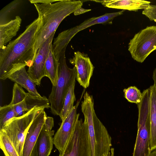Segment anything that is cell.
Masks as SVG:
<instances>
[{
	"instance_id": "1",
	"label": "cell",
	"mask_w": 156,
	"mask_h": 156,
	"mask_svg": "<svg viewBox=\"0 0 156 156\" xmlns=\"http://www.w3.org/2000/svg\"><path fill=\"white\" fill-rule=\"evenodd\" d=\"M40 22L38 17L17 38L0 49L1 79H6L22 67L32 65L35 37Z\"/></svg>"
},
{
	"instance_id": "2",
	"label": "cell",
	"mask_w": 156,
	"mask_h": 156,
	"mask_svg": "<svg viewBox=\"0 0 156 156\" xmlns=\"http://www.w3.org/2000/svg\"><path fill=\"white\" fill-rule=\"evenodd\" d=\"M83 4L82 1L80 0H58L54 3L34 4L40 22L35 37L34 60L39 48L55 33L62 21L81 7Z\"/></svg>"
},
{
	"instance_id": "3",
	"label": "cell",
	"mask_w": 156,
	"mask_h": 156,
	"mask_svg": "<svg viewBox=\"0 0 156 156\" xmlns=\"http://www.w3.org/2000/svg\"><path fill=\"white\" fill-rule=\"evenodd\" d=\"M81 109L87 126L92 156L108 154L112 148V138L105 126L97 117L92 95L86 92Z\"/></svg>"
},
{
	"instance_id": "4",
	"label": "cell",
	"mask_w": 156,
	"mask_h": 156,
	"mask_svg": "<svg viewBox=\"0 0 156 156\" xmlns=\"http://www.w3.org/2000/svg\"><path fill=\"white\" fill-rule=\"evenodd\" d=\"M66 48L62 51L58 60V79L55 86H52L48 100L52 113L60 116L64 99L70 86L75 82L77 70L75 66L69 68L65 57Z\"/></svg>"
},
{
	"instance_id": "5",
	"label": "cell",
	"mask_w": 156,
	"mask_h": 156,
	"mask_svg": "<svg viewBox=\"0 0 156 156\" xmlns=\"http://www.w3.org/2000/svg\"><path fill=\"white\" fill-rule=\"evenodd\" d=\"M142 94L141 102L137 104L138 131L133 156H149L151 151L150 140V91L147 89Z\"/></svg>"
},
{
	"instance_id": "6",
	"label": "cell",
	"mask_w": 156,
	"mask_h": 156,
	"mask_svg": "<svg viewBox=\"0 0 156 156\" xmlns=\"http://www.w3.org/2000/svg\"><path fill=\"white\" fill-rule=\"evenodd\" d=\"M43 108H34L21 116L11 119L0 128L9 137L20 156H22L24 144L29 128Z\"/></svg>"
},
{
	"instance_id": "7",
	"label": "cell",
	"mask_w": 156,
	"mask_h": 156,
	"mask_svg": "<svg viewBox=\"0 0 156 156\" xmlns=\"http://www.w3.org/2000/svg\"><path fill=\"white\" fill-rule=\"evenodd\" d=\"M59 156H92L87 124L82 119L76 123L73 132Z\"/></svg>"
},
{
	"instance_id": "8",
	"label": "cell",
	"mask_w": 156,
	"mask_h": 156,
	"mask_svg": "<svg viewBox=\"0 0 156 156\" xmlns=\"http://www.w3.org/2000/svg\"><path fill=\"white\" fill-rule=\"evenodd\" d=\"M128 50L134 60L143 62L156 50V26H147L136 34L130 41Z\"/></svg>"
},
{
	"instance_id": "9",
	"label": "cell",
	"mask_w": 156,
	"mask_h": 156,
	"mask_svg": "<svg viewBox=\"0 0 156 156\" xmlns=\"http://www.w3.org/2000/svg\"><path fill=\"white\" fill-rule=\"evenodd\" d=\"M54 119L47 116L33 148L31 156H49L53 148Z\"/></svg>"
},
{
	"instance_id": "10",
	"label": "cell",
	"mask_w": 156,
	"mask_h": 156,
	"mask_svg": "<svg viewBox=\"0 0 156 156\" xmlns=\"http://www.w3.org/2000/svg\"><path fill=\"white\" fill-rule=\"evenodd\" d=\"M80 101V99L77 102L73 110L62 121L59 128L54 136L53 144L59 153L64 149L79 120L80 114H77V109Z\"/></svg>"
},
{
	"instance_id": "11",
	"label": "cell",
	"mask_w": 156,
	"mask_h": 156,
	"mask_svg": "<svg viewBox=\"0 0 156 156\" xmlns=\"http://www.w3.org/2000/svg\"><path fill=\"white\" fill-rule=\"evenodd\" d=\"M55 33H53L39 48L32 65L28 70V74L37 85H40L42 78L46 76L45 62Z\"/></svg>"
},
{
	"instance_id": "12",
	"label": "cell",
	"mask_w": 156,
	"mask_h": 156,
	"mask_svg": "<svg viewBox=\"0 0 156 156\" xmlns=\"http://www.w3.org/2000/svg\"><path fill=\"white\" fill-rule=\"evenodd\" d=\"M77 70L76 80L84 88H87L93 72L94 67L89 57L77 51L75 52L73 58L69 60Z\"/></svg>"
},
{
	"instance_id": "13",
	"label": "cell",
	"mask_w": 156,
	"mask_h": 156,
	"mask_svg": "<svg viewBox=\"0 0 156 156\" xmlns=\"http://www.w3.org/2000/svg\"><path fill=\"white\" fill-rule=\"evenodd\" d=\"M44 109L37 115L27 133L23 150L22 156H31L33 148L47 117Z\"/></svg>"
},
{
	"instance_id": "14",
	"label": "cell",
	"mask_w": 156,
	"mask_h": 156,
	"mask_svg": "<svg viewBox=\"0 0 156 156\" xmlns=\"http://www.w3.org/2000/svg\"><path fill=\"white\" fill-rule=\"evenodd\" d=\"M12 105L17 113V117L24 115L35 107L44 109L50 108L49 101L45 96H37L29 92L27 93L26 96L23 101Z\"/></svg>"
},
{
	"instance_id": "15",
	"label": "cell",
	"mask_w": 156,
	"mask_h": 156,
	"mask_svg": "<svg viewBox=\"0 0 156 156\" xmlns=\"http://www.w3.org/2000/svg\"><path fill=\"white\" fill-rule=\"evenodd\" d=\"M94 1L101 3L106 7L135 11L140 9H144L151 3L150 2L142 0H104Z\"/></svg>"
},
{
	"instance_id": "16",
	"label": "cell",
	"mask_w": 156,
	"mask_h": 156,
	"mask_svg": "<svg viewBox=\"0 0 156 156\" xmlns=\"http://www.w3.org/2000/svg\"><path fill=\"white\" fill-rule=\"evenodd\" d=\"M125 10L105 14L97 17H93L86 20L79 25L69 29L70 33L73 37L79 32L90 26L101 23L102 24H112L113 19L123 13Z\"/></svg>"
},
{
	"instance_id": "17",
	"label": "cell",
	"mask_w": 156,
	"mask_h": 156,
	"mask_svg": "<svg viewBox=\"0 0 156 156\" xmlns=\"http://www.w3.org/2000/svg\"><path fill=\"white\" fill-rule=\"evenodd\" d=\"M8 78L24 88L31 94L41 96L37 90L36 84L26 71L25 66L16 71L9 76Z\"/></svg>"
},
{
	"instance_id": "18",
	"label": "cell",
	"mask_w": 156,
	"mask_h": 156,
	"mask_svg": "<svg viewBox=\"0 0 156 156\" xmlns=\"http://www.w3.org/2000/svg\"><path fill=\"white\" fill-rule=\"evenodd\" d=\"M21 22V18L16 16L14 19L0 25V49L4 48L16 35L20 29Z\"/></svg>"
},
{
	"instance_id": "19",
	"label": "cell",
	"mask_w": 156,
	"mask_h": 156,
	"mask_svg": "<svg viewBox=\"0 0 156 156\" xmlns=\"http://www.w3.org/2000/svg\"><path fill=\"white\" fill-rule=\"evenodd\" d=\"M150 98V140L151 151L156 148V86L149 87Z\"/></svg>"
},
{
	"instance_id": "20",
	"label": "cell",
	"mask_w": 156,
	"mask_h": 156,
	"mask_svg": "<svg viewBox=\"0 0 156 156\" xmlns=\"http://www.w3.org/2000/svg\"><path fill=\"white\" fill-rule=\"evenodd\" d=\"M58 63L52 49V44L50 47L45 65L46 76L50 80L52 86H55L58 79Z\"/></svg>"
},
{
	"instance_id": "21",
	"label": "cell",
	"mask_w": 156,
	"mask_h": 156,
	"mask_svg": "<svg viewBox=\"0 0 156 156\" xmlns=\"http://www.w3.org/2000/svg\"><path fill=\"white\" fill-rule=\"evenodd\" d=\"M75 84V82L70 86L65 96L60 116L62 121L66 118L74 107L73 104L76 100L74 93Z\"/></svg>"
},
{
	"instance_id": "22",
	"label": "cell",
	"mask_w": 156,
	"mask_h": 156,
	"mask_svg": "<svg viewBox=\"0 0 156 156\" xmlns=\"http://www.w3.org/2000/svg\"><path fill=\"white\" fill-rule=\"evenodd\" d=\"M0 147L5 156H20L10 139L0 130Z\"/></svg>"
},
{
	"instance_id": "23",
	"label": "cell",
	"mask_w": 156,
	"mask_h": 156,
	"mask_svg": "<svg viewBox=\"0 0 156 156\" xmlns=\"http://www.w3.org/2000/svg\"><path fill=\"white\" fill-rule=\"evenodd\" d=\"M17 113L12 105H6L0 107V128L11 119L17 117Z\"/></svg>"
},
{
	"instance_id": "24",
	"label": "cell",
	"mask_w": 156,
	"mask_h": 156,
	"mask_svg": "<svg viewBox=\"0 0 156 156\" xmlns=\"http://www.w3.org/2000/svg\"><path fill=\"white\" fill-rule=\"evenodd\" d=\"M124 97L129 102L137 105L141 101L142 94L140 90L135 86H130L123 90Z\"/></svg>"
},
{
	"instance_id": "25",
	"label": "cell",
	"mask_w": 156,
	"mask_h": 156,
	"mask_svg": "<svg viewBox=\"0 0 156 156\" xmlns=\"http://www.w3.org/2000/svg\"><path fill=\"white\" fill-rule=\"evenodd\" d=\"M21 1H14L1 10L0 12V25L7 23L8 17L16 9L20 3Z\"/></svg>"
},
{
	"instance_id": "26",
	"label": "cell",
	"mask_w": 156,
	"mask_h": 156,
	"mask_svg": "<svg viewBox=\"0 0 156 156\" xmlns=\"http://www.w3.org/2000/svg\"><path fill=\"white\" fill-rule=\"evenodd\" d=\"M12 97L9 105H14L23 101L26 97L27 93L25 92L22 87L15 83L13 88Z\"/></svg>"
},
{
	"instance_id": "27",
	"label": "cell",
	"mask_w": 156,
	"mask_h": 156,
	"mask_svg": "<svg viewBox=\"0 0 156 156\" xmlns=\"http://www.w3.org/2000/svg\"><path fill=\"white\" fill-rule=\"evenodd\" d=\"M142 13L150 20L156 22V5H150L142 11Z\"/></svg>"
},
{
	"instance_id": "28",
	"label": "cell",
	"mask_w": 156,
	"mask_h": 156,
	"mask_svg": "<svg viewBox=\"0 0 156 156\" xmlns=\"http://www.w3.org/2000/svg\"><path fill=\"white\" fill-rule=\"evenodd\" d=\"M30 2L33 4H46L52 3V2H55L58 1L57 0H30L29 1Z\"/></svg>"
},
{
	"instance_id": "29",
	"label": "cell",
	"mask_w": 156,
	"mask_h": 156,
	"mask_svg": "<svg viewBox=\"0 0 156 156\" xmlns=\"http://www.w3.org/2000/svg\"><path fill=\"white\" fill-rule=\"evenodd\" d=\"M91 10V9H85L80 7L76 10L74 12V14L75 16H77L88 12Z\"/></svg>"
},
{
	"instance_id": "30",
	"label": "cell",
	"mask_w": 156,
	"mask_h": 156,
	"mask_svg": "<svg viewBox=\"0 0 156 156\" xmlns=\"http://www.w3.org/2000/svg\"><path fill=\"white\" fill-rule=\"evenodd\" d=\"M103 156H115L114 149L113 148H112L108 154Z\"/></svg>"
},
{
	"instance_id": "31",
	"label": "cell",
	"mask_w": 156,
	"mask_h": 156,
	"mask_svg": "<svg viewBox=\"0 0 156 156\" xmlns=\"http://www.w3.org/2000/svg\"><path fill=\"white\" fill-rule=\"evenodd\" d=\"M152 78L154 81V84L156 86V67L153 71Z\"/></svg>"
},
{
	"instance_id": "32",
	"label": "cell",
	"mask_w": 156,
	"mask_h": 156,
	"mask_svg": "<svg viewBox=\"0 0 156 156\" xmlns=\"http://www.w3.org/2000/svg\"><path fill=\"white\" fill-rule=\"evenodd\" d=\"M149 156H156V148L151 151Z\"/></svg>"
}]
</instances>
